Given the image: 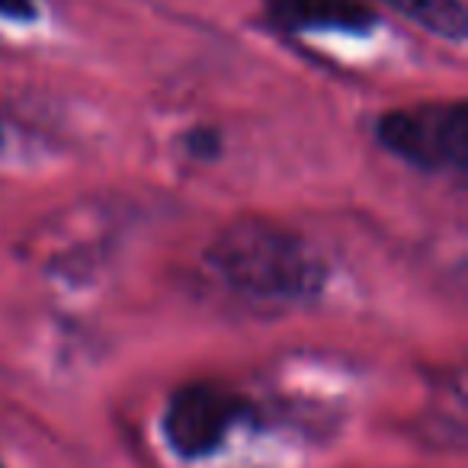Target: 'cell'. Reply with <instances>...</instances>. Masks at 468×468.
I'll use <instances>...</instances> for the list:
<instances>
[{
  "label": "cell",
  "instance_id": "6da1fadb",
  "mask_svg": "<svg viewBox=\"0 0 468 468\" xmlns=\"http://www.w3.org/2000/svg\"><path fill=\"white\" fill-rule=\"evenodd\" d=\"M212 267L234 289L261 302L308 299L321 286V263L289 228L267 218H238L215 238Z\"/></svg>",
  "mask_w": 468,
  "mask_h": 468
},
{
  "label": "cell",
  "instance_id": "7a4b0ae2",
  "mask_svg": "<svg viewBox=\"0 0 468 468\" xmlns=\"http://www.w3.org/2000/svg\"><path fill=\"white\" fill-rule=\"evenodd\" d=\"M378 138L414 167L462 170L468 157V110L465 103H427L385 112Z\"/></svg>",
  "mask_w": 468,
  "mask_h": 468
},
{
  "label": "cell",
  "instance_id": "3957f363",
  "mask_svg": "<svg viewBox=\"0 0 468 468\" xmlns=\"http://www.w3.org/2000/svg\"><path fill=\"white\" fill-rule=\"evenodd\" d=\"M244 410L248 404L238 391L218 382H189L176 388L164 408V436L174 452L199 459L225 442Z\"/></svg>",
  "mask_w": 468,
  "mask_h": 468
},
{
  "label": "cell",
  "instance_id": "277c9868",
  "mask_svg": "<svg viewBox=\"0 0 468 468\" xmlns=\"http://www.w3.org/2000/svg\"><path fill=\"white\" fill-rule=\"evenodd\" d=\"M270 10L289 29L366 33L376 23V14L359 0H270Z\"/></svg>",
  "mask_w": 468,
  "mask_h": 468
},
{
  "label": "cell",
  "instance_id": "5b68a950",
  "mask_svg": "<svg viewBox=\"0 0 468 468\" xmlns=\"http://www.w3.org/2000/svg\"><path fill=\"white\" fill-rule=\"evenodd\" d=\"M398 14H404L408 20L420 23L423 29L446 39L462 42L468 36V14L459 0H385Z\"/></svg>",
  "mask_w": 468,
  "mask_h": 468
},
{
  "label": "cell",
  "instance_id": "8992f818",
  "mask_svg": "<svg viewBox=\"0 0 468 468\" xmlns=\"http://www.w3.org/2000/svg\"><path fill=\"white\" fill-rule=\"evenodd\" d=\"M0 16H7V20H33L36 4L33 0H0Z\"/></svg>",
  "mask_w": 468,
  "mask_h": 468
},
{
  "label": "cell",
  "instance_id": "52a82bcc",
  "mask_svg": "<svg viewBox=\"0 0 468 468\" xmlns=\"http://www.w3.org/2000/svg\"><path fill=\"white\" fill-rule=\"evenodd\" d=\"M0 468H4V462H0Z\"/></svg>",
  "mask_w": 468,
  "mask_h": 468
}]
</instances>
